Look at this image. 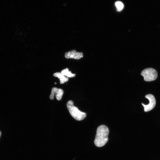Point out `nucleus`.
I'll list each match as a JSON object with an SVG mask.
<instances>
[{
	"label": "nucleus",
	"mask_w": 160,
	"mask_h": 160,
	"mask_svg": "<svg viewBox=\"0 0 160 160\" xmlns=\"http://www.w3.org/2000/svg\"><path fill=\"white\" fill-rule=\"evenodd\" d=\"M55 84H56V83H55Z\"/></svg>",
	"instance_id": "9b49d317"
},
{
	"label": "nucleus",
	"mask_w": 160,
	"mask_h": 160,
	"mask_svg": "<svg viewBox=\"0 0 160 160\" xmlns=\"http://www.w3.org/2000/svg\"><path fill=\"white\" fill-rule=\"evenodd\" d=\"M145 97L148 99L149 101V103L145 105L142 103L144 107L145 112H148L152 110L155 106L156 104V100L152 94H148L145 95Z\"/></svg>",
	"instance_id": "20e7f679"
},
{
	"label": "nucleus",
	"mask_w": 160,
	"mask_h": 160,
	"mask_svg": "<svg viewBox=\"0 0 160 160\" xmlns=\"http://www.w3.org/2000/svg\"><path fill=\"white\" fill-rule=\"evenodd\" d=\"M60 73L62 75L65 76H66L68 78L74 77L76 76L75 74L72 73L71 71H69L67 68L62 70Z\"/></svg>",
	"instance_id": "6e6552de"
},
{
	"label": "nucleus",
	"mask_w": 160,
	"mask_h": 160,
	"mask_svg": "<svg viewBox=\"0 0 160 160\" xmlns=\"http://www.w3.org/2000/svg\"><path fill=\"white\" fill-rule=\"evenodd\" d=\"M109 133L108 128L105 125H102L97 129L94 143L97 147H101L104 145L107 142Z\"/></svg>",
	"instance_id": "f257e3e1"
},
{
	"label": "nucleus",
	"mask_w": 160,
	"mask_h": 160,
	"mask_svg": "<svg viewBox=\"0 0 160 160\" xmlns=\"http://www.w3.org/2000/svg\"><path fill=\"white\" fill-rule=\"evenodd\" d=\"M53 75L54 76L57 77L59 79L60 84H63L68 80V78L64 76L60 72L55 73Z\"/></svg>",
	"instance_id": "0eeeda50"
},
{
	"label": "nucleus",
	"mask_w": 160,
	"mask_h": 160,
	"mask_svg": "<svg viewBox=\"0 0 160 160\" xmlns=\"http://www.w3.org/2000/svg\"><path fill=\"white\" fill-rule=\"evenodd\" d=\"M141 74L143 76L144 80L147 81L155 80L157 78L158 74L156 71L152 68H148L143 70Z\"/></svg>",
	"instance_id": "7ed1b4c3"
},
{
	"label": "nucleus",
	"mask_w": 160,
	"mask_h": 160,
	"mask_svg": "<svg viewBox=\"0 0 160 160\" xmlns=\"http://www.w3.org/2000/svg\"><path fill=\"white\" fill-rule=\"evenodd\" d=\"M115 5L116 7L117 10L119 12L121 11L124 7L123 4L119 1H116L115 3Z\"/></svg>",
	"instance_id": "1a4fd4ad"
},
{
	"label": "nucleus",
	"mask_w": 160,
	"mask_h": 160,
	"mask_svg": "<svg viewBox=\"0 0 160 160\" xmlns=\"http://www.w3.org/2000/svg\"><path fill=\"white\" fill-rule=\"evenodd\" d=\"M63 93V91L62 89L54 87L52 89L51 93L49 96L50 99L52 100H53L55 95L57 99L60 100L62 98Z\"/></svg>",
	"instance_id": "39448f33"
},
{
	"label": "nucleus",
	"mask_w": 160,
	"mask_h": 160,
	"mask_svg": "<svg viewBox=\"0 0 160 160\" xmlns=\"http://www.w3.org/2000/svg\"><path fill=\"white\" fill-rule=\"evenodd\" d=\"M83 56L82 52H77L75 50L66 52L65 54V57L67 59L73 58L78 60L81 59Z\"/></svg>",
	"instance_id": "423d86ee"
},
{
	"label": "nucleus",
	"mask_w": 160,
	"mask_h": 160,
	"mask_svg": "<svg viewBox=\"0 0 160 160\" xmlns=\"http://www.w3.org/2000/svg\"><path fill=\"white\" fill-rule=\"evenodd\" d=\"M67 107L71 116L76 120L81 121L86 117V113L81 111L77 107L74 106L72 100H70L68 102Z\"/></svg>",
	"instance_id": "f03ea898"
},
{
	"label": "nucleus",
	"mask_w": 160,
	"mask_h": 160,
	"mask_svg": "<svg viewBox=\"0 0 160 160\" xmlns=\"http://www.w3.org/2000/svg\"><path fill=\"white\" fill-rule=\"evenodd\" d=\"M1 132L0 131V137H1Z\"/></svg>",
	"instance_id": "9d476101"
}]
</instances>
